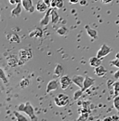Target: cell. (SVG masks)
Listing matches in <instances>:
<instances>
[{"instance_id": "7a4b0ae2", "label": "cell", "mask_w": 119, "mask_h": 121, "mask_svg": "<svg viewBox=\"0 0 119 121\" xmlns=\"http://www.w3.org/2000/svg\"><path fill=\"white\" fill-rule=\"evenodd\" d=\"M69 101H70L69 96H67L65 94H62V93H60L59 95H57L54 98V102H55L56 105L59 106V107H63V106L67 105Z\"/></svg>"}, {"instance_id": "ab89813d", "label": "cell", "mask_w": 119, "mask_h": 121, "mask_svg": "<svg viewBox=\"0 0 119 121\" xmlns=\"http://www.w3.org/2000/svg\"><path fill=\"white\" fill-rule=\"evenodd\" d=\"M21 1H22V0H21Z\"/></svg>"}, {"instance_id": "7c38bea8", "label": "cell", "mask_w": 119, "mask_h": 121, "mask_svg": "<svg viewBox=\"0 0 119 121\" xmlns=\"http://www.w3.org/2000/svg\"><path fill=\"white\" fill-rule=\"evenodd\" d=\"M8 64L10 67H16L18 65H20V59L19 57H15V56H9L8 58H7Z\"/></svg>"}, {"instance_id": "f1b7e54d", "label": "cell", "mask_w": 119, "mask_h": 121, "mask_svg": "<svg viewBox=\"0 0 119 121\" xmlns=\"http://www.w3.org/2000/svg\"><path fill=\"white\" fill-rule=\"evenodd\" d=\"M66 32H67V29H66V27H64V26H61V27L59 28L58 31H57V33H58L59 35H65V34H66Z\"/></svg>"}, {"instance_id": "6da1fadb", "label": "cell", "mask_w": 119, "mask_h": 121, "mask_svg": "<svg viewBox=\"0 0 119 121\" xmlns=\"http://www.w3.org/2000/svg\"><path fill=\"white\" fill-rule=\"evenodd\" d=\"M19 59H20V65L22 63H25L26 61L30 59H32L33 57V53L30 49H26V48H21L19 51V55H18Z\"/></svg>"}, {"instance_id": "e575fe53", "label": "cell", "mask_w": 119, "mask_h": 121, "mask_svg": "<svg viewBox=\"0 0 119 121\" xmlns=\"http://www.w3.org/2000/svg\"><path fill=\"white\" fill-rule=\"evenodd\" d=\"M102 2L103 4H109V3L113 2V0H102Z\"/></svg>"}, {"instance_id": "9c48e42d", "label": "cell", "mask_w": 119, "mask_h": 121, "mask_svg": "<svg viewBox=\"0 0 119 121\" xmlns=\"http://www.w3.org/2000/svg\"><path fill=\"white\" fill-rule=\"evenodd\" d=\"M48 7H49V6L45 2L44 0H39V1H37V3H36L35 9H36V10L39 11V12H46V11L48 9Z\"/></svg>"}, {"instance_id": "e0dca14e", "label": "cell", "mask_w": 119, "mask_h": 121, "mask_svg": "<svg viewBox=\"0 0 119 121\" xmlns=\"http://www.w3.org/2000/svg\"><path fill=\"white\" fill-rule=\"evenodd\" d=\"M59 21H60L59 14L57 13V11L54 9H52V10H51V22H52V24H56Z\"/></svg>"}, {"instance_id": "ffe728a7", "label": "cell", "mask_w": 119, "mask_h": 121, "mask_svg": "<svg viewBox=\"0 0 119 121\" xmlns=\"http://www.w3.org/2000/svg\"><path fill=\"white\" fill-rule=\"evenodd\" d=\"M63 67L61 64H57L55 69H54V74L58 76H62V74H63Z\"/></svg>"}, {"instance_id": "cb8c5ba5", "label": "cell", "mask_w": 119, "mask_h": 121, "mask_svg": "<svg viewBox=\"0 0 119 121\" xmlns=\"http://www.w3.org/2000/svg\"><path fill=\"white\" fill-rule=\"evenodd\" d=\"M30 83L31 82H30V80L28 78H22L21 81V83H20V86H21V89H26L30 85Z\"/></svg>"}, {"instance_id": "9a60e30c", "label": "cell", "mask_w": 119, "mask_h": 121, "mask_svg": "<svg viewBox=\"0 0 119 121\" xmlns=\"http://www.w3.org/2000/svg\"><path fill=\"white\" fill-rule=\"evenodd\" d=\"M21 6H22L21 2L16 4V7L11 10V16L12 17H18V16L21 15Z\"/></svg>"}, {"instance_id": "d4e9b609", "label": "cell", "mask_w": 119, "mask_h": 121, "mask_svg": "<svg viewBox=\"0 0 119 121\" xmlns=\"http://www.w3.org/2000/svg\"><path fill=\"white\" fill-rule=\"evenodd\" d=\"M83 92H84V91H82V89H80V90H78V91H74V101H77L78 99H80V97L82 96Z\"/></svg>"}, {"instance_id": "7402d4cb", "label": "cell", "mask_w": 119, "mask_h": 121, "mask_svg": "<svg viewBox=\"0 0 119 121\" xmlns=\"http://www.w3.org/2000/svg\"><path fill=\"white\" fill-rule=\"evenodd\" d=\"M90 112H81L80 113V116L78 117L77 120L78 121H86L89 119V115Z\"/></svg>"}, {"instance_id": "f35d334b", "label": "cell", "mask_w": 119, "mask_h": 121, "mask_svg": "<svg viewBox=\"0 0 119 121\" xmlns=\"http://www.w3.org/2000/svg\"><path fill=\"white\" fill-rule=\"evenodd\" d=\"M115 58H118L119 59V52H117V53L115 54Z\"/></svg>"}, {"instance_id": "484cf974", "label": "cell", "mask_w": 119, "mask_h": 121, "mask_svg": "<svg viewBox=\"0 0 119 121\" xmlns=\"http://www.w3.org/2000/svg\"><path fill=\"white\" fill-rule=\"evenodd\" d=\"M113 89H114V91H115V95L117 96V95L119 94V81H117V82H114Z\"/></svg>"}, {"instance_id": "4dcf8cb0", "label": "cell", "mask_w": 119, "mask_h": 121, "mask_svg": "<svg viewBox=\"0 0 119 121\" xmlns=\"http://www.w3.org/2000/svg\"><path fill=\"white\" fill-rule=\"evenodd\" d=\"M10 41H12V42H17V43H19V42H20L19 36H18L17 35H13V37H12V39H10Z\"/></svg>"}, {"instance_id": "30bf717a", "label": "cell", "mask_w": 119, "mask_h": 121, "mask_svg": "<svg viewBox=\"0 0 119 121\" xmlns=\"http://www.w3.org/2000/svg\"><path fill=\"white\" fill-rule=\"evenodd\" d=\"M52 9L53 8L48 9L46 11L45 16L41 19V21H40V24H42V25H47L49 23V22L51 21V10H52Z\"/></svg>"}, {"instance_id": "277c9868", "label": "cell", "mask_w": 119, "mask_h": 121, "mask_svg": "<svg viewBox=\"0 0 119 121\" xmlns=\"http://www.w3.org/2000/svg\"><path fill=\"white\" fill-rule=\"evenodd\" d=\"M111 51H112V48L111 47H109L107 44H102L101 46L100 49L98 50V52H97V57L102 59L105 56H107Z\"/></svg>"}, {"instance_id": "1f68e13d", "label": "cell", "mask_w": 119, "mask_h": 121, "mask_svg": "<svg viewBox=\"0 0 119 121\" xmlns=\"http://www.w3.org/2000/svg\"><path fill=\"white\" fill-rule=\"evenodd\" d=\"M8 1L12 5H15V4H18V3H21V0H8Z\"/></svg>"}, {"instance_id": "4316f807", "label": "cell", "mask_w": 119, "mask_h": 121, "mask_svg": "<svg viewBox=\"0 0 119 121\" xmlns=\"http://www.w3.org/2000/svg\"><path fill=\"white\" fill-rule=\"evenodd\" d=\"M114 107L119 112V97L118 96H115V99H114Z\"/></svg>"}, {"instance_id": "836d02e7", "label": "cell", "mask_w": 119, "mask_h": 121, "mask_svg": "<svg viewBox=\"0 0 119 121\" xmlns=\"http://www.w3.org/2000/svg\"><path fill=\"white\" fill-rule=\"evenodd\" d=\"M69 1H70L71 4H77V3L80 2V0H69Z\"/></svg>"}, {"instance_id": "5b68a950", "label": "cell", "mask_w": 119, "mask_h": 121, "mask_svg": "<svg viewBox=\"0 0 119 121\" xmlns=\"http://www.w3.org/2000/svg\"><path fill=\"white\" fill-rule=\"evenodd\" d=\"M60 88L62 90H66L73 83V80H72V78H70V76H62L60 78Z\"/></svg>"}, {"instance_id": "f546056e", "label": "cell", "mask_w": 119, "mask_h": 121, "mask_svg": "<svg viewBox=\"0 0 119 121\" xmlns=\"http://www.w3.org/2000/svg\"><path fill=\"white\" fill-rule=\"evenodd\" d=\"M24 107H25V104H20L19 105L17 106V110L20 111V112H23Z\"/></svg>"}, {"instance_id": "8d00e7d4", "label": "cell", "mask_w": 119, "mask_h": 121, "mask_svg": "<svg viewBox=\"0 0 119 121\" xmlns=\"http://www.w3.org/2000/svg\"><path fill=\"white\" fill-rule=\"evenodd\" d=\"M44 1L47 4V5H48V6H50V5H51V1H52V0H44Z\"/></svg>"}, {"instance_id": "8992f818", "label": "cell", "mask_w": 119, "mask_h": 121, "mask_svg": "<svg viewBox=\"0 0 119 121\" xmlns=\"http://www.w3.org/2000/svg\"><path fill=\"white\" fill-rule=\"evenodd\" d=\"M59 89V81L57 79H52L50 80L47 85V89H46V93H49L50 91H57Z\"/></svg>"}, {"instance_id": "5bb4252c", "label": "cell", "mask_w": 119, "mask_h": 121, "mask_svg": "<svg viewBox=\"0 0 119 121\" xmlns=\"http://www.w3.org/2000/svg\"><path fill=\"white\" fill-rule=\"evenodd\" d=\"M89 65L90 66H92V67H97V66H99V65H101L102 64V59L101 58H99V57H91L89 60Z\"/></svg>"}, {"instance_id": "603a6c76", "label": "cell", "mask_w": 119, "mask_h": 121, "mask_svg": "<svg viewBox=\"0 0 119 121\" xmlns=\"http://www.w3.org/2000/svg\"><path fill=\"white\" fill-rule=\"evenodd\" d=\"M0 78H1V80L3 81L4 84H8V77L6 76V74H5L3 68H0Z\"/></svg>"}, {"instance_id": "2e32d148", "label": "cell", "mask_w": 119, "mask_h": 121, "mask_svg": "<svg viewBox=\"0 0 119 121\" xmlns=\"http://www.w3.org/2000/svg\"><path fill=\"white\" fill-rule=\"evenodd\" d=\"M86 30H87V33H88L89 37H91V38H93V39H95V38L98 37V32L96 30L90 28L89 26H86Z\"/></svg>"}, {"instance_id": "83f0119b", "label": "cell", "mask_w": 119, "mask_h": 121, "mask_svg": "<svg viewBox=\"0 0 119 121\" xmlns=\"http://www.w3.org/2000/svg\"><path fill=\"white\" fill-rule=\"evenodd\" d=\"M110 64L113 65V66H115V67L119 68V59L118 58H115V59L112 60L110 61Z\"/></svg>"}, {"instance_id": "d6a6232c", "label": "cell", "mask_w": 119, "mask_h": 121, "mask_svg": "<svg viewBox=\"0 0 119 121\" xmlns=\"http://www.w3.org/2000/svg\"><path fill=\"white\" fill-rule=\"evenodd\" d=\"M114 76H115V79H119V69L115 72V73Z\"/></svg>"}, {"instance_id": "d6986e66", "label": "cell", "mask_w": 119, "mask_h": 121, "mask_svg": "<svg viewBox=\"0 0 119 121\" xmlns=\"http://www.w3.org/2000/svg\"><path fill=\"white\" fill-rule=\"evenodd\" d=\"M50 6L53 9H61L63 7V0H52Z\"/></svg>"}, {"instance_id": "4fadbf2b", "label": "cell", "mask_w": 119, "mask_h": 121, "mask_svg": "<svg viewBox=\"0 0 119 121\" xmlns=\"http://www.w3.org/2000/svg\"><path fill=\"white\" fill-rule=\"evenodd\" d=\"M95 75L97 76H100V77H102L106 75V73H107V69L104 67L103 65H99V66H97V67H95Z\"/></svg>"}, {"instance_id": "ac0fdd59", "label": "cell", "mask_w": 119, "mask_h": 121, "mask_svg": "<svg viewBox=\"0 0 119 121\" xmlns=\"http://www.w3.org/2000/svg\"><path fill=\"white\" fill-rule=\"evenodd\" d=\"M21 112L20 111H14L13 112V114H14L15 117H16V120L17 121H27L28 120V118L24 116V115H22V114H20Z\"/></svg>"}, {"instance_id": "3957f363", "label": "cell", "mask_w": 119, "mask_h": 121, "mask_svg": "<svg viewBox=\"0 0 119 121\" xmlns=\"http://www.w3.org/2000/svg\"><path fill=\"white\" fill-rule=\"evenodd\" d=\"M23 113H25L31 120H36L37 119V117L35 116L34 114V109L32 105V104L30 102H26L25 103V107H24V110H23Z\"/></svg>"}, {"instance_id": "8fae6325", "label": "cell", "mask_w": 119, "mask_h": 121, "mask_svg": "<svg viewBox=\"0 0 119 121\" xmlns=\"http://www.w3.org/2000/svg\"><path fill=\"white\" fill-rule=\"evenodd\" d=\"M72 80H73V83L75 84L77 87H79L80 89L83 88V85H84V80H85V76H74L72 77Z\"/></svg>"}, {"instance_id": "74e56055", "label": "cell", "mask_w": 119, "mask_h": 121, "mask_svg": "<svg viewBox=\"0 0 119 121\" xmlns=\"http://www.w3.org/2000/svg\"><path fill=\"white\" fill-rule=\"evenodd\" d=\"M114 118H113V117H105L104 118V120H113Z\"/></svg>"}, {"instance_id": "44dd1931", "label": "cell", "mask_w": 119, "mask_h": 121, "mask_svg": "<svg viewBox=\"0 0 119 121\" xmlns=\"http://www.w3.org/2000/svg\"><path fill=\"white\" fill-rule=\"evenodd\" d=\"M43 35V31L41 30L40 28H36L34 31H33L31 34H30V36L31 37H34V36H35V37H41Z\"/></svg>"}, {"instance_id": "52a82bcc", "label": "cell", "mask_w": 119, "mask_h": 121, "mask_svg": "<svg viewBox=\"0 0 119 121\" xmlns=\"http://www.w3.org/2000/svg\"><path fill=\"white\" fill-rule=\"evenodd\" d=\"M95 83V79L90 77V76H85V80H84V85L82 88V91H88L89 88H91Z\"/></svg>"}, {"instance_id": "ba28073f", "label": "cell", "mask_w": 119, "mask_h": 121, "mask_svg": "<svg viewBox=\"0 0 119 121\" xmlns=\"http://www.w3.org/2000/svg\"><path fill=\"white\" fill-rule=\"evenodd\" d=\"M21 4H22V8L24 9L25 11L31 12V13L34 12V8L33 1H32V0H22V1H21Z\"/></svg>"}, {"instance_id": "d590c367", "label": "cell", "mask_w": 119, "mask_h": 121, "mask_svg": "<svg viewBox=\"0 0 119 121\" xmlns=\"http://www.w3.org/2000/svg\"><path fill=\"white\" fill-rule=\"evenodd\" d=\"M81 5H87V1L86 0H80V2H79Z\"/></svg>"}]
</instances>
